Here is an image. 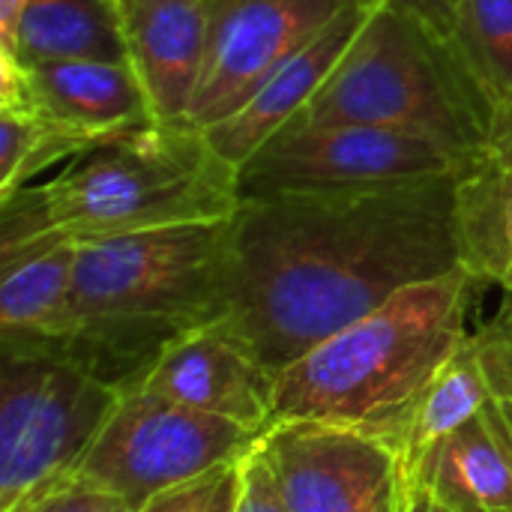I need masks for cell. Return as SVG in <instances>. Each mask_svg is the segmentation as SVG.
<instances>
[{
    "mask_svg": "<svg viewBox=\"0 0 512 512\" xmlns=\"http://www.w3.org/2000/svg\"><path fill=\"white\" fill-rule=\"evenodd\" d=\"M135 393L264 435L276 423V375L219 321L177 339Z\"/></svg>",
    "mask_w": 512,
    "mask_h": 512,
    "instance_id": "cell-11",
    "label": "cell"
},
{
    "mask_svg": "<svg viewBox=\"0 0 512 512\" xmlns=\"http://www.w3.org/2000/svg\"><path fill=\"white\" fill-rule=\"evenodd\" d=\"M456 237L462 267L512 294V153H492L459 174Z\"/></svg>",
    "mask_w": 512,
    "mask_h": 512,
    "instance_id": "cell-18",
    "label": "cell"
},
{
    "mask_svg": "<svg viewBox=\"0 0 512 512\" xmlns=\"http://www.w3.org/2000/svg\"><path fill=\"white\" fill-rule=\"evenodd\" d=\"M459 512H512V438L492 396L408 474Z\"/></svg>",
    "mask_w": 512,
    "mask_h": 512,
    "instance_id": "cell-15",
    "label": "cell"
},
{
    "mask_svg": "<svg viewBox=\"0 0 512 512\" xmlns=\"http://www.w3.org/2000/svg\"><path fill=\"white\" fill-rule=\"evenodd\" d=\"M297 123L387 126L468 162L512 153V117L462 51L384 0Z\"/></svg>",
    "mask_w": 512,
    "mask_h": 512,
    "instance_id": "cell-5",
    "label": "cell"
},
{
    "mask_svg": "<svg viewBox=\"0 0 512 512\" xmlns=\"http://www.w3.org/2000/svg\"><path fill=\"white\" fill-rule=\"evenodd\" d=\"M117 402L114 387L57 354L3 348L0 512L66 483Z\"/></svg>",
    "mask_w": 512,
    "mask_h": 512,
    "instance_id": "cell-6",
    "label": "cell"
},
{
    "mask_svg": "<svg viewBox=\"0 0 512 512\" xmlns=\"http://www.w3.org/2000/svg\"><path fill=\"white\" fill-rule=\"evenodd\" d=\"M471 165L429 138L387 126L294 123L243 165L240 192L246 198L291 189L381 186L444 177Z\"/></svg>",
    "mask_w": 512,
    "mask_h": 512,
    "instance_id": "cell-8",
    "label": "cell"
},
{
    "mask_svg": "<svg viewBox=\"0 0 512 512\" xmlns=\"http://www.w3.org/2000/svg\"><path fill=\"white\" fill-rule=\"evenodd\" d=\"M258 441V432L231 420L126 393L69 480L105 489L138 512L219 465L240 462Z\"/></svg>",
    "mask_w": 512,
    "mask_h": 512,
    "instance_id": "cell-7",
    "label": "cell"
},
{
    "mask_svg": "<svg viewBox=\"0 0 512 512\" xmlns=\"http://www.w3.org/2000/svg\"><path fill=\"white\" fill-rule=\"evenodd\" d=\"M15 512H132L117 495L90 483L66 480Z\"/></svg>",
    "mask_w": 512,
    "mask_h": 512,
    "instance_id": "cell-24",
    "label": "cell"
},
{
    "mask_svg": "<svg viewBox=\"0 0 512 512\" xmlns=\"http://www.w3.org/2000/svg\"><path fill=\"white\" fill-rule=\"evenodd\" d=\"M381 0H348L345 9L294 57H288L231 117L210 126L204 135L210 147L237 171L279 132L300 120L324 84L333 78Z\"/></svg>",
    "mask_w": 512,
    "mask_h": 512,
    "instance_id": "cell-12",
    "label": "cell"
},
{
    "mask_svg": "<svg viewBox=\"0 0 512 512\" xmlns=\"http://www.w3.org/2000/svg\"><path fill=\"white\" fill-rule=\"evenodd\" d=\"M489 396V381L471 333L465 345L426 384V390L378 435V441L399 453L408 474L441 438L477 417Z\"/></svg>",
    "mask_w": 512,
    "mask_h": 512,
    "instance_id": "cell-19",
    "label": "cell"
},
{
    "mask_svg": "<svg viewBox=\"0 0 512 512\" xmlns=\"http://www.w3.org/2000/svg\"><path fill=\"white\" fill-rule=\"evenodd\" d=\"M240 498V462L219 465L216 471L183 483L138 512H234Z\"/></svg>",
    "mask_w": 512,
    "mask_h": 512,
    "instance_id": "cell-22",
    "label": "cell"
},
{
    "mask_svg": "<svg viewBox=\"0 0 512 512\" xmlns=\"http://www.w3.org/2000/svg\"><path fill=\"white\" fill-rule=\"evenodd\" d=\"M384 3L396 6L399 12L429 27L435 36L456 45V15H459L462 0H384Z\"/></svg>",
    "mask_w": 512,
    "mask_h": 512,
    "instance_id": "cell-26",
    "label": "cell"
},
{
    "mask_svg": "<svg viewBox=\"0 0 512 512\" xmlns=\"http://www.w3.org/2000/svg\"><path fill=\"white\" fill-rule=\"evenodd\" d=\"M504 312L510 315V321H512V294H507V303H504Z\"/></svg>",
    "mask_w": 512,
    "mask_h": 512,
    "instance_id": "cell-29",
    "label": "cell"
},
{
    "mask_svg": "<svg viewBox=\"0 0 512 512\" xmlns=\"http://www.w3.org/2000/svg\"><path fill=\"white\" fill-rule=\"evenodd\" d=\"M402 512H459L450 504H444L429 486L417 483V480H405V507Z\"/></svg>",
    "mask_w": 512,
    "mask_h": 512,
    "instance_id": "cell-27",
    "label": "cell"
},
{
    "mask_svg": "<svg viewBox=\"0 0 512 512\" xmlns=\"http://www.w3.org/2000/svg\"><path fill=\"white\" fill-rule=\"evenodd\" d=\"M225 0H129L123 30L156 123H183Z\"/></svg>",
    "mask_w": 512,
    "mask_h": 512,
    "instance_id": "cell-14",
    "label": "cell"
},
{
    "mask_svg": "<svg viewBox=\"0 0 512 512\" xmlns=\"http://www.w3.org/2000/svg\"><path fill=\"white\" fill-rule=\"evenodd\" d=\"M0 90L18 93L54 120L108 138L156 123L147 90L129 60L0 63Z\"/></svg>",
    "mask_w": 512,
    "mask_h": 512,
    "instance_id": "cell-13",
    "label": "cell"
},
{
    "mask_svg": "<svg viewBox=\"0 0 512 512\" xmlns=\"http://www.w3.org/2000/svg\"><path fill=\"white\" fill-rule=\"evenodd\" d=\"M288 512H402L405 465L363 429L276 420L258 441Z\"/></svg>",
    "mask_w": 512,
    "mask_h": 512,
    "instance_id": "cell-9",
    "label": "cell"
},
{
    "mask_svg": "<svg viewBox=\"0 0 512 512\" xmlns=\"http://www.w3.org/2000/svg\"><path fill=\"white\" fill-rule=\"evenodd\" d=\"M51 60H129L120 9L108 0H27L0 63Z\"/></svg>",
    "mask_w": 512,
    "mask_h": 512,
    "instance_id": "cell-17",
    "label": "cell"
},
{
    "mask_svg": "<svg viewBox=\"0 0 512 512\" xmlns=\"http://www.w3.org/2000/svg\"><path fill=\"white\" fill-rule=\"evenodd\" d=\"M456 48L501 111L512 117V0H462Z\"/></svg>",
    "mask_w": 512,
    "mask_h": 512,
    "instance_id": "cell-21",
    "label": "cell"
},
{
    "mask_svg": "<svg viewBox=\"0 0 512 512\" xmlns=\"http://www.w3.org/2000/svg\"><path fill=\"white\" fill-rule=\"evenodd\" d=\"M231 219L78 243L72 336L57 354L120 396L183 336L225 318Z\"/></svg>",
    "mask_w": 512,
    "mask_h": 512,
    "instance_id": "cell-2",
    "label": "cell"
},
{
    "mask_svg": "<svg viewBox=\"0 0 512 512\" xmlns=\"http://www.w3.org/2000/svg\"><path fill=\"white\" fill-rule=\"evenodd\" d=\"M240 204V171L210 147L201 129L150 123L3 201L0 264L54 243L231 219Z\"/></svg>",
    "mask_w": 512,
    "mask_h": 512,
    "instance_id": "cell-3",
    "label": "cell"
},
{
    "mask_svg": "<svg viewBox=\"0 0 512 512\" xmlns=\"http://www.w3.org/2000/svg\"><path fill=\"white\" fill-rule=\"evenodd\" d=\"M105 141L111 138L54 120L18 93L0 90V204L30 186L36 174L78 159Z\"/></svg>",
    "mask_w": 512,
    "mask_h": 512,
    "instance_id": "cell-20",
    "label": "cell"
},
{
    "mask_svg": "<svg viewBox=\"0 0 512 512\" xmlns=\"http://www.w3.org/2000/svg\"><path fill=\"white\" fill-rule=\"evenodd\" d=\"M480 282L453 270L393 294L276 375V420H324L378 438L471 336Z\"/></svg>",
    "mask_w": 512,
    "mask_h": 512,
    "instance_id": "cell-4",
    "label": "cell"
},
{
    "mask_svg": "<svg viewBox=\"0 0 512 512\" xmlns=\"http://www.w3.org/2000/svg\"><path fill=\"white\" fill-rule=\"evenodd\" d=\"M459 174L246 195L231 216L219 324L279 375L393 294L465 270Z\"/></svg>",
    "mask_w": 512,
    "mask_h": 512,
    "instance_id": "cell-1",
    "label": "cell"
},
{
    "mask_svg": "<svg viewBox=\"0 0 512 512\" xmlns=\"http://www.w3.org/2000/svg\"><path fill=\"white\" fill-rule=\"evenodd\" d=\"M27 0H0V45L12 36V27H15V18L18 12L24 9Z\"/></svg>",
    "mask_w": 512,
    "mask_h": 512,
    "instance_id": "cell-28",
    "label": "cell"
},
{
    "mask_svg": "<svg viewBox=\"0 0 512 512\" xmlns=\"http://www.w3.org/2000/svg\"><path fill=\"white\" fill-rule=\"evenodd\" d=\"M108 3H114V6H117V9H120V15H123V6H126V3H129V0H108Z\"/></svg>",
    "mask_w": 512,
    "mask_h": 512,
    "instance_id": "cell-30",
    "label": "cell"
},
{
    "mask_svg": "<svg viewBox=\"0 0 512 512\" xmlns=\"http://www.w3.org/2000/svg\"><path fill=\"white\" fill-rule=\"evenodd\" d=\"M234 512H288L258 444L240 459V498Z\"/></svg>",
    "mask_w": 512,
    "mask_h": 512,
    "instance_id": "cell-25",
    "label": "cell"
},
{
    "mask_svg": "<svg viewBox=\"0 0 512 512\" xmlns=\"http://www.w3.org/2000/svg\"><path fill=\"white\" fill-rule=\"evenodd\" d=\"M78 243H54L0 264V345L57 351L75 330Z\"/></svg>",
    "mask_w": 512,
    "mask_h": 512,
    "instance_id": "cell-16",
    "label": "cell"
},
{
    "mask_svg": "<svg viewBox=\"0 0 512 512\" xmlns=\"http://www.w3.org/2000/svg\"><path fill=\"white\" fill-rule=\"evenodd\" d=\"M480 363L489 381V393L495 408L501 411L512 438V321L510 315L501 309L498 318H492L486 327L474 333Z\"/></svg>",
    "mask_w": 512,
    "mask_h": 512,
    "instance_id": "cell-23",
    "label": "cell"
},
{
    "mask_svg": "<svg viewBox=\"0 0 512 512\" xmlns=\"http://www.w3.org/2000/svg\"><path fill=\"white\" fill-rule=\"evenodd\" d=\"M348 0H225L216 12L207 57L183 126L207 132L246 105L255 90Z\"/></svg>",
    "mask_w": 512,
    "mask_h": 512,
    "instance_id": "cell-10",
    "label": "cell"
}]
</instances>
